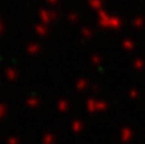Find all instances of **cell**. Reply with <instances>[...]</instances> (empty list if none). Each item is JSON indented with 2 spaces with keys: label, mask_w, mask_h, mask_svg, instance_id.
I'll return each instance as SVG.
<instances>
[]
</instances>
